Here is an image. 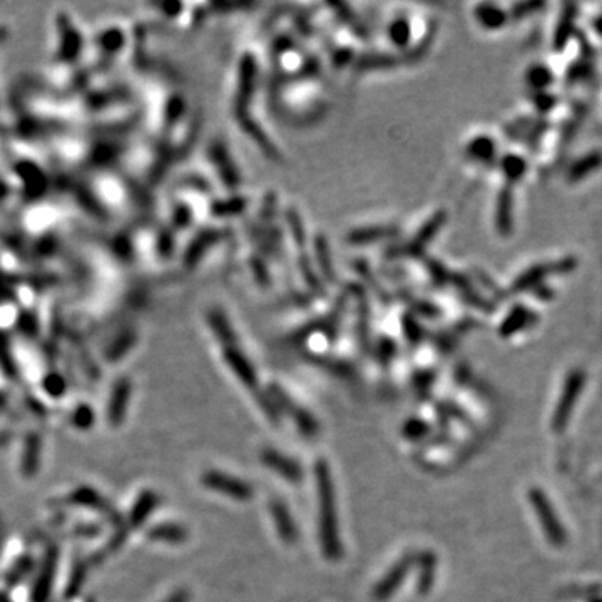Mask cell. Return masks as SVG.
Returning a JSON list of instances; mask_svg holds the SVG:
<instances>
[{
	"label": "cell",
	"instance_id": "30bf717a",
	"mask_svg": "<svg viewBox=\"0 0 602 602\" xmlns=\"http://www.w3.org/2000/svg\"><path fill=\"white\" fill-rule=\"evenodd\" d=\"M246 208H248L246 196H230L226 199H214L213 213L216 218H225V216L241 214Z\"/></svg>",
	"mask_w": 602,
	"mask_h": 602
},
{
	"label": "cell",
	"instance_id": "ba28073f",
	"mask_svg": "<svg viewBox=\"0 0 602 602\" xmlns=\"http://www.w3.org/2000/svg\"><path fill=\"white\" fill-rule=\"evenodd\" d=\"M393 231H395V226L392 225H377V226L360 227V230H351L350 233L346 234V243H351V245L375 243L377 239L388 238Z\"/></svg>",
	"mask_w": 602,
	"mask_h": 602
},
{
	"label": "cell",
	"instance_id": "8fae6325",
	"mask_svg": "<svg viewBox=\"0 0 602 602\" xmlns=\"http://www.w3.org/2000/svg\"><path fill=\"white\" fill-rule=\"evenodd\" d=\"M500 14V10L493 5H478L476 9V19L485 29H497V25L502 24Z\"/></svg>",
	"mask_w": 602,
	"mask_h": 602
},
{
	"label": "cell",
	"instance_id": "52a82bcc",
	"mask_svg": "<svg viewBox=\"0 0 602 602\" xmlns=\"http://www.w3.org/2000/svg\"><path fill=\"white\" fill-rule=\"evenodd\" d=\"M408 567H410V561H408V559L400 561L399 564L390 570L388 576L377 586L373 597H375V599L380 602V601H385L387 597L392 596V594L397 590V588H399L400 582L405 579V574L408 572Z\"/></svg>",
	"mask_w": 602,
	"mask_h": 602
},
{
	"label": "cell",
	"instance_id": "277c9868",
	"mask_svg": "<svg viewBox=\"0 0 602 602\" xmlns=\"http://www.w3.org/2000/svg\"><path fill=\"white\" fill-rule=\"evenodd\" d=\"M210 154H211V159H213L216 171H218L219 179H221L226 186H230V189H236V186L239 184V175L236 171V166H234L233 159H231L230 150H226V146L223 144V142L214 141L210 149Z\"/></svg>",
	"mask_w": 602,
	"mask_h": 602
},
{
	"label": "cell",
	"instance_id": "9c48e42d",
	"mask_svg": "<svg viewBox=\"0 0 602 602\" xmlns=\"http://www.w3.org/2000/svg\"><path fill=\"white\" fill-rule=\"evenodd\" d=\"M271 514H273V519H275L278 532H280V537L288 544L295 542L296 540V527H295V524L291 522V517H289L288 509L285 507L283 502H273Z\"/></svg>",
	"mask_w": 602,
	"mask_h": 602
},
{
	"label": "cell",
	"instance_id": "7a4b0ae2",
	"mask_svg": "<svg viewBox=\"0 0 602 602\" xmlns=\"http://www.w3.org/2000/svg\"><path fill=\"white\" fill-rule=\"evenodd\" d=\"M203 484L206 487L221 492L225 495L236 500H249L253 497V489L245 480H239L231 476H225L221 472H208L204 473Z\"/></svg>",
	"mask_w": 602,
	"mask_h": 602
},
{
	"label": "cell",
	"instance_id": "8992f818",
	"mask_svg": "<svg viewBox=\"0 0 602 602\" xmlns=\"http://www.w3.org/2000/svg\"><path fill=\"white\" fill-rule=\"evenodd\" d=\"M261 458H263V462L266 465L271 467V469L275 470V472L280 473V476H283L285 478H288V480H291L293 484L301 480L300 465H296L295 462L289 460L288 457H283V455H280L278 452L265 450L263 457Z\"/></svg>",
	"mask_w": 602,
	"mask_h": 602
},
{
	"label": "cell",
	"instance_id": "6da1fadb",
	"mask_svg": "<svg viewBox=\"0 0 602 602\" xmlns=\"http://www.w3.org/2000/svg\"><path fill=\"white\" fill-rule=\"evenodd\" d=\"M316 487L320 500V540L323 552L328 559H338L342 554V544L338 537L337 502H335L333 485L325 462L316 464Z\"/></svg>",
	"mask_w": 602,
	"mask_h": 602
},
{
	"label": "cell",
	"instance_id": "3957f363",
	"mask_svg": "<svg viewBox=\"0 0 602 602\" xmlns=\"http://www.w3.org/2000/svg\"><path fill=\"white\" fill-rule=\"evenodd\" d=\"M385 34H387V42L392 47L399 50H410L412 45L415 44V38L419 37L415 30V22L407 15L397 14L393 15L385 25Z\"/></svg>",
	"mask_w": 602,
	"mask_h": 602
},
{
	"label": "cell",
	"instance_id": "5b68a950",
	"mask_svg": "<svg viewBox=\"0 0 602 602\" xmlns=\"http://www.w3.org/2000/svg\"><path fill=\"white\" fill-rule=\"evenodd\" d=\"M225 360L226 364L230 365V368L234 372V375H236L246 387H253V385H256V372L253 370L248 358H246L245 355L234 346V342L226 343Z\"/></svg>",
	"mask_w": 602,
	"mask_h": 602
}]
</instances>
